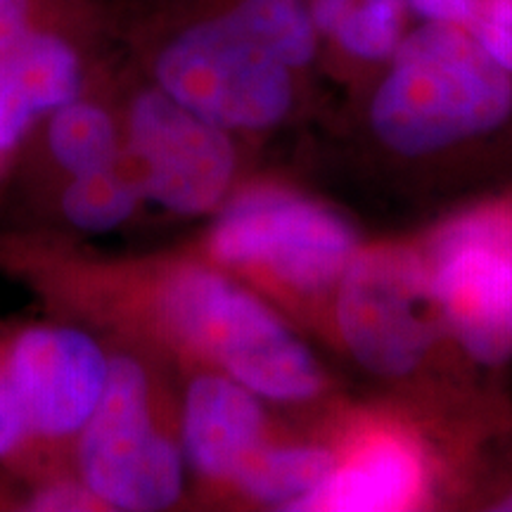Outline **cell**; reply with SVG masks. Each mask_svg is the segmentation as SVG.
Listing matches in <instances>:
<instances>
[{"label": "cell", "instance_id": "1", "mask_svg": "<svg viewBox=\"0 0 512 512\" xmlns=\"http://www.w3.org/2000/svg\"><path fill=\"white\" fill-rule=\"evenodd\" d=\"M380 69L370 126L403 157L489 136L512 117V72L465 27L420 22Z\"/></svg>", "mask_w": 512, "mask_h": 512}, {"label": "cell", "instance_id": "2", "mask_svg": "<svg viewBox=\"0 0 512 512\" xmlns=\"http://www.w3.org/2000/svg\"><path fill=\"white\" fill-rule=\"evenodd\" d=\"M150 83L226 131H266L290 117L299 79L214 0L188 12L147 48Z\"/></svg>", "mask_w": 512, "mask_h": 512}, {"label": "cell", "instance_id": "3", "mask_svg": "<svg viewBox=\"0 0 512 512\" xmlns=\"http://www.w3.org/2000/svg\"><path fill=\"white\" fill-rule=\"evenodd\" d=\"M157 316L178 344L264 401H309L323 389L302 339L261 299L211 268H176L159 287Z\"/></svg>", "mask_w": 512, "mask_h": 512}, {"label": "cell", "instance_id": "4", "mask_svg": "<svg viewBox=\"0 0 512 512\" xmlns=\"http://www.w3.org/2000/svg\"><path fill=\"white\" fill-rule=\"evenodd\" d=\"M76 439L79 479L100 508L157 512L181 498L183 451L157 427L150 377L136 358H110L105 392Z\"/></svg>", "mask_w": 512, "mask_h": 512}, {"label": "cell", "instance_id": "5", "mask_svg": "<svg viewBox=\"0 0 512 512\" xmlns=\"http://www.w3.org/2000/svg\"><path fill=\"white\" fill-rule=\"evenodd\" d=\"M214 261L264 273L294 294L335 290L356 252V235L323 204L278 188L242 192L209 235Z\"/></svg>", "mask_w": 512, "mask_h": 512}, {"label": "cell", "instance_id": "6", "mask_svg": "<svg viewBox=\"0 0 512 512\" xmlns=\"http://www.w3.org/2000/svg\"><path fill=\"white\" fill-rule=\"evenodd\" d=\"M335 320L351 356L375 375L413 373L441 325L430 266L411 247L354 252L335 285Z\"/></svg>", "mask_w": 512, "mask_h": 512}, {"label": "cell", "instance_id": "7", "mask_svg": "<svg viewBox=\"0 0 512 512\" xmlns=\"http://www.w3.org/2000/svg\"><path fill=\"white\" fill-rule=\"evenodd\" d=\"M430 280L441 325L472 361L512 358V207L460 216L434 240Z\"/></svg>", "mask_w": 512, "mask_h": 512}, {"label": "cell", "instance_id": "8", "mask_svg": "<svg viewBox=\"0 0 512 512\" xmlns=\"http://www.w3.org/2000/svg\"><path fill=\"white\" fill-rule=\"evenodd\" d=\"M126 138L140 164V192L178 216H202L226 200L235 176L230 131L211 124L155 83L126 107Z\"/></svg>", "mask_w": 512, "mask_h": 512}, {"label": "cell", "instance_id": "9", "mask_svg": "<svg viewBox=\"0 0 512 512\" xmlns=\"http://www.w3.org/2000/svg\"><path fill=\"white\" fill-rule=\"evenodd\" d=\"M110 358L98 339L69 325H34L19 332L3 373L22 403L31 434L76 437L102 399Z\"/></svg>", "mask_w": 512, "mask_h": 512}, {"label": "cell", "instance_id": "10", "mask_svg": "<svg viewBox=\"0 0 512 512\" xmlns=\"http://www.w3.org/2000/svg\"><path fill=\"white\" fill-rule=\"evenodd\" d=\"M261 401L226 373L197 375L183 399L185 465L211 482H233L245 460L264 444L266 415Z\"/></svg>", "mask_w": 512, "mask_h": 512}, {"label": "cell", "instance_id": "11", "mask_svg": "<svg viewBox=\"0 0 512 512\" xmlns=\"http://www.w3.org/2000/svg\"><path fill=\"white\" fill-rule=\"evenodd\" d=\"M86 57L60 29L41 27L0 55V157L48 117L86 91Z\"/></svg>", "mask_w": 512, "mask_h": 512}, {"label": "cell", "instance_id": "12", "mask_svg": "<svg viewBox=\"0 0 512 512\" xmlns=\"http://www.w3.org/2000/svg\"><path fill=\"white\" fill-rule=\"evenodd\" d=\"M427 470L420 448L399 432H373L337 460L297 510L394 512L422 501Z\"/></svg>", "mask_w": 512, "mask_h": 512}, {"label": "cell", "instance_id": "13", "mask_svg": "<svg viewBox=\"0 0 512 512\" xmlns=\"http://www.w3.org/2000/svg\"><path fill=\"white\" fill-rule=\"evenodd\" d=\"M320 48L328 43L356 64L382 67L408 34L406 0H309Z\"/></svg>", "mask_w": 512, "mask_h": 512}, {"label": "cell", "instance_id": "14", "mask_svg": "<svg viewBox=\"0 0 512 512\" xmlns=\"http://www.w3.org/2000/svg\"><path fill=\"white\" fill-rule=\"evenodd\" d=\"M335 456L320 446H264L245 460L233 484L256 503L297 510L323 484Z\"/></svg>", "mask_w": 512, "mask_h": 512}, {"label": "cell", "instance_id": "15", "mask_svg": "<svg viewBox=\"0 0 512 512\" xmlns=\"http://www.w3.org/2000/svg\"><path fill=\"white\" fill-rule=\"evenodd\" d=\"M46 138L55 164L72 178L117 166V121L105 105L86 95L48 114Z\"/></svg>", "mask_w": 512, "mask_h": 512}, {"label": "cell", "instance_id": "16", "mask_svg": "<svg viewBox=\"0 0 512 512\" xmlns=\"http://www.w3.org/2000/svg\"><path fill=\"white\" fill-rule=\"evenodd\" d=\"M140 185L124 176L119 166L74 176L64 188L62 214L83 233H110L126 223L140 202Z\"/></svg>", "mask_w": 512, "mask_h": 512}, {"label": "cell", "instance_id": "17", "mask_svg": "<svg viewBox=\"0 0 512 512\" xmlns=\"http://www.w3.org/2000/svg\"><path fill=\"white\" fill-rule=\"evenodd\" d=\"M24 508L34 512H83L98 510L100 503L81 479H57L38 486Z\"/></svg>", "mask_w": 512, "mask_h": 512}, {"label": "cell", "instance_id": "18", "mask_svg": "<svg viewBox=\"0 0 512 512\" xmlns=\"http://www.w3.org/2000/svg\"><path fill=\"white\" fill-rule=\"evenodd\" d=\"M29 437L34 434H31L22 403H19L8 377L0 373V458L17 453Z\"/></svg>", "mask_w": 512, "mask_h": 512}, {"label": "cell", "instance_id": "19", "mask_svg": "<svg viewBox=\"0 0 512 512\" xmlns=\"http://www.w3.org/2000/svg\"><path fill=\"white\" fill-rule=\"evenodd\" d=\"M41 27V0H0V55Z\"/></svg>", "mask_w": 512, "mask_h": 512}, {"label": "cell", "instance_id": "20", "mask_svg": "<svg viewBox=\"0 0 512 512\" xmlns=\"http://www.w3.org/2000/svg\"><path fill=\"white\" fill-rule=\"evenodd\" d=\"M408 12L420 22L453 24V27H470L477 15L479 0H406Z\"/></svg>", "mask_w": 512, "mask_h": 512}, {"label": "cell", "instance_id": "21", "mask_svg": "<svg viewBox=\"0 0 512 512\" xmlns=\"http://www.w3.org/2000/svg\"><path fill=\"white\" fill-rule=\"evenodd\" d=\"M494 510H501V512H512V489L505 494L501 501H496Z\"/></svg>", "mask_w": 512, "mask_h": 512}]
</instances>
